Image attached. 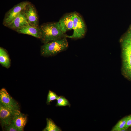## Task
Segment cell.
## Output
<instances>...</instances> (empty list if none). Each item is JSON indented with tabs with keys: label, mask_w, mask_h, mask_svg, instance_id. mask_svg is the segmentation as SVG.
Masks as SVG:
<instances>
[{
	"label": "cell",
	"mask_w": 131,
	"mask_h": 131,
	"mask_svg": "<svg viewBox=\"0 0 131 131\" xmlns=\"http://www.w3.org/2000/svg\"><path fill=\"white\" fill-rule=\"evenodd\" d=\"M7 131H19L14 124L12 122L9 125L5 126L3 128Z\"/></svg>",
	"instance_id": "cell-18"
},
{
	"label": "cell",
	"mask_w": 131,
	"mask_h": 131,
	"mask_svg": "<svg viewBox=\"0 0 131 131\" xmlns=\"http://www.w3.org/2000/svg\"><path fill=\"white\" fill-rule=\"evenodd\" d=\"M130 27L131 28V25L130 26Z\"/></svg>",
	"instance_id": "cell-20"
},
{
	"label": "cell",
	"mask_w": 131,
	"mask_h": 131,
	"mask_svg": "<svg viewBox=\"0 0 131 131\" xmlns=\"http://www.w3.org/2000/svg\"><path fill=\"white\" fill-rule=\"evenodd\" d=\"M47 125L43 131H61L60 128L57 126L51 119L47 118Z\"/></svg>",
	"instance_id": "cell-15"
},
{
	"label": "cell",
	"mask_w": 131,
	"mask_h": 131,
	"mask_svg": "<svg viewBox=\"0 0 131 131\" xmlns=\"http://www.w3.org/2000/svg\"><path fill=\"white\" fill-rule=\"evenodd\" d=\"M14 115L5 106L0 103V119L3 128L11 123Z\"/></svg>",
	"instance_id": "cell-9"
},
{
	"label": "cell",
	"mask_w": 131,
	"mask_h": 131,
	"mask_svg": "<svg viewBox=\"0 0 131 131\" xmlns=\"http://www.w3.org/2000/svg\"><path fill=\"white\" fill-rule=\"evenodd\" d=\"M39 27L41 34L40 39L44 44L66 37V35L62 32L58 22L44 24Z\"/></svg>",
	"instance_id": "cell-1"
},
{
	"label": "cell",
	"mask_w": 131,
	"mask_h": 131,
	"mask_svg": "<svg viewBox=\"0 0 131 131\" xmlns=\"http://www.w3.org/2000/svg\"><path fill=\"white\" fill-rule=\"evenodd\" d=\"M130 127H131V115L128 116L125 128L127 129Z\"/></svg>",
	"instance_id": "cell-19"
},
{
	"label": "cell",
	"mask_w": 131,
	"mask_h": 131,
	"mask_svg": "<svg viewBox=\"0 0 131 131\" xmlns=\"http://www.w3.org/2000/svg\"><path fill=\"white\" fill-rule=\"evenodd\" d=\"M73 34L70 36L66 35V37L74 39H80L85 36L86 31V25L81 15L74 12Z\"/></svg>",
	"instance_id": "cell-4"
},
{
	"label": "cell",
	"mask_w": 131,
	"mask_h": 131,
	"mask_svg": "<svg viewBox=\"0 0 131 131\" xmlns=\"http://www.w3.org/2000/svg\"><path fill=\"white\" fill-rule=\"evenodd\" d=\"M30 3L27 1H24L14 6L5 14L3 24L7 26L18 16L26 6Z\"/></svg>",
	"instance_id": "cell-6"
},
{
	"label": "cell",
	"mask_w": 131,
	"mask_h": 131,
	"mask_svg": "<svg viewBox=\"0 0 131 131\" xmlns=\"http://www.w3.org/2000/svg\"><path fill=\"white\" fill-rule=\"evenodd\" d=\"M128 116H126L119 120L116 124L113 127L111 131H126L125 128Z\"/></svg>",
	"instance_id": "cell-14"
},
{
	"label": "cell",
	"mask_w": 131,
	"mask_h": 131,
	"mask_svg": "<svg viewBox=\"0 0 131 131\" xmlns=\"http://www.w3.org/2000/svg\"><path fill=\"white\" fill-rule=\"evenodd\" d=\"M0 63L7 68L10 66V60L8 54L4 49L1 47L0 48Z\"/></svg>",
	"instance_id": "cell-13"
},
{
	"label": "cell",
	"mask_w": 131,
	"mask_h": 131,
	"mask_svg": "<svg viewBox=\"0 0 131 131\" xmlns=\"http://www.w3.org/2000/svg\"><path fill=\"white\" fill-rule=\"evenodd\" d=\"M15 31L18 33L31 35L39 39L41 38V32L39 27L33 26L28 24Z\"/></svg>",
	"instance_id": "cell-11"
},
{
	"label": "cell",
	"mask_w": 131,
	"mask_h": 131,
	"mask_svg": "<svg viewBox=\"0 0 131 131\" xmlns=\"http://www.w3.org/2000/svg\"><path fill=\"white\" fill-rule=\"evenodd\" d=\"M74 17V12L66 14L60 19L58 22L64 33L73 29Z\"/></svg>",
	"instance_id": "cell-8"
},
{
	"label": "cell",
	"mask_w": 131,
	"mask_h": 131,
	"mask_svg": "<svg viewBox=\"0 0 131 131\" xmlns=\"http://www.w3.org/2000/svg\"><path fill=\"white\" fill-rule=\"evenodd\" d=\"M0 103L7 107L14 115L20 112V106L18 103L4 88L0 90Z\"/></svg>",
	"instance_id": "cell-5"
},
{
	"label": "cell",
	"mask_w": 131,
	"mask_h": 131,
	"mask_svg": "<svg viewBox=\"0 0 131 131\" xmlns=\"http://www.w3.org/2000/svg\"><path fill=\"white\" fill-rule=\"evenodd\" d=\"M56 106H70L71 105L68 100L63 96H59L57 99Z\"/></svg>",
	"instance_id": "cell-16"
},
{
	"label": "cell",
	"mask_w": 131,
	"mask_h": 131,
	"mask_svg": "<svg viewBox=\"0 0 131 131\" xmlns=\"http://www.w3.org/2000/svg\"><path fill=\"white\" fill-rule=\"evenodd\" d=\"M66 38L64 37L44 44L41 48V55L44 57H49L66 50L68 46Z\"/></svg>",
	"instance_id": "cell-2"
},
{
	"label": "cell",
	"mask_w": 131,
	"mask_h": 131,
	"mask_svg": "<svg viewBox=\"0 0 131 131\" xmlns=\"http://www.w3.org/2000/svg\"><path fill=\"white\" fill-rule=\"evenodd\" d=\"M23 11L29 25L33 26L39 27L38 16L34 5L30 3L26 6Z\"/></svg>",
	"instance_id": "cell-7"
},
{
	"label": "cell",
	"mask_w": 131,
	"mask_h": 131,
	"mask_svg": "<svg viewBox=\"0 0 131 131\" xmlns=\"http://www.w3.org/2000/svg\"><path fill=\"white\" fill-rule=\"evenodd\" d=\"M23 10L18 16L6 27L16 31L18 28L29 24Z\"/></svg>",
	"instance_id": "cell-10"
},
{
	"label": "cell",
	"mask_w": 131,
	"mask_h": 131,
	"mask_svg": "<svg viewBox=\"0 0 131 131\" xmlns=\"http://www.w3.org/2000/svg\"><path fill=\"white\" fill-rule=\"evenodd\" d=\"M27 117L26 115L20 112L15 114L11 121L19 131H22L26 123Z\"/></svg>",
	"instance_id": "cell-12"
},
{
	"label": "cell",
	"mask_w": 131,
	"mask_h": 131,
	"mask_svg": "<svg viewBox=\"0 0 131 131\" xmlns=\"http://www.w3.org/2000/svg\"><path fill=\"white\" fill-rule=\"evenodd\" d=\"M59 97L56 93L49 90L47 96V104L48 105L49 104L50 102L53 100H57Z\"/></svg>",
	"instance_id": "cell-17"
},
{
	"label": "cell",
	"mask_w": 131,
	"mask_h": 131,
	"mask_svg": "<svg viewBox=\"0 0 131 131\" xmlns=\"http://www.w3.org/2000/svg\"><path fill=\"white\" fill-rule=\"evenodd\" d=\"M121 49L122 62L131 63V28L129 27L127 31L120 39Z\"/></svg>",
	"instance_id": "cell-3"
}]
</instances>
